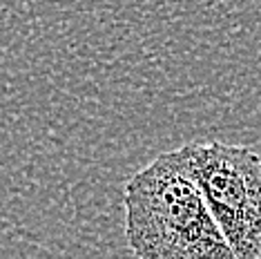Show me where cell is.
Masks as SVG:
<instances>
[{
  "label": "cell",
  "mask_w": 261,
  "mask_h": 259,
  "mask_svg": "<svg viewBox=\"0 0 261 259\" xmlns=\"http://www.w3.org/2000/svg\"><path fill=\"white\" fill-rule=\"evenodd\" d=\"M125 235L136 259H237L194 186L179 148L125 184Z\"/></svg>",
  "instance_id": "obj_1"
},
{
  "label": "cell",
  "mask_w": 261,
  "mask_h": 259,
  "mask_svg": "<svg viewBox=\"0 0 261 259\" xmlns=\"http://www.w3.org/2000/svg\"><path fill=\"white\" fill-rule=\"evenodd\" d=\"M179 152L234 257L261 259V157L221 141L186 143Z\"/></svg>",
  "instance_id": "obj_2"
}]
</instances>
